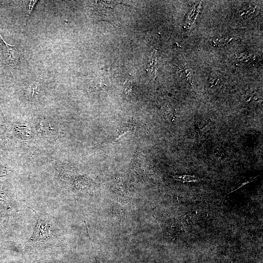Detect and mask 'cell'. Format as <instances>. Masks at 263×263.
<instances>
[{"label":"cell","mask_w":263,"mask_h":263,"mask_svg":"<svg viewBox=\"0 0 263 263\" xmlns=\"http://www.w3.org/2000/svg\"><path fill=\"white\" fill-rule=\"evenodd\" d=\"M108 88L107 85L103 79H99L94 80L92 82L88 88V92H92L99 90H106Z\"/></svg>","instance_id":"obj_2"},{"label":"cell","mask_w":263,"mask_h":263,"mask_svg":"<svg viewBox=\"0 0 263 263\" xmlns=\"http://www.w3.org/2000/svg\"><path fill=\"white\" fill-rule=\"evenodd\" d=\"M173 178L174 180L183 182H194L198 179L194 176L187 175H174Z\"/></svg>","instance_id":"obj_3"},{"label":"cell","mask_w":263,"mask_h":263,"mask_svg":"<svg viewBox=\"0 0 263 263\" xmlns=\"http://www.w3.org/2000/svg\"><path fill=\"white\" fill-rule=\"evenodd\" d=\"M39 92L38 83L36 81L29 82L24 89V96L26 100L33 101Z\"/></svg>","instance_id":"obj_1"},{"label":"cell","mask_w":263,"mask_h":263,"mask_svg":"<svg viewBox=\"0 0 263 263\" xmlns=\"http://www.w3.org/2000/svg\"><path fill=\"white\" fill-rule=\"evenodd\" d=\"M95 263H98L97 260L95 259Z\"/></svg>","instance_id":"obj_6"},{"label":"cell","mask_w":263,"mask_h":263,"mask_svg":"<svg viewBox=\"0 0 263 263\" xmlns=\"http://www.w3.org/2000/svg\"><path fill=\"white\" fill-rule=\"evenodd\" d=\"M132 86V83L130 81H127L125 83V89L124 91L126 94H128L130 91H131Z\"/></svg>","instance_id":"obj_5"},{"label":"cell","mask_w":263,"mask_h":263,"mask_svg":"<svg viewBox=\"0 0 263 263\" xmlns=\"http://www.w3.org/2000/svg\"><path fill=\"white\" fill-rule=\"evenodd\" d=\"M38 0H30L29 2L27 9L26 18L25 21H26L32 14L36 5L38 3Z\"/></svg>","instance_id":"obj_4"}]
</instances>
